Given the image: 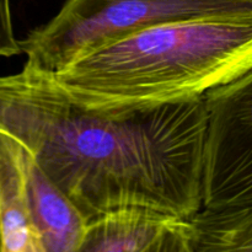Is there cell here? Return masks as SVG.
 Segmentation results:
<instances>
[{
	"label": "cell",
	"instance_id": "cell-2",
	"mask_svg": "<svg viewBox=\"0 0 252 252\" xmlns=\"http://www.w3.org/2000/svg\"><path fill=\"white\" fill-rule=\"evenodd\" d=\"M252 70V15L158 25L52 73L79 105L125 113L201 98Z\"/></svg>",
	"mask_w": 252,
	"mask_h": 252
},
{
	"label": "cell",
	"instance_id": "cell-8",
	"mask_svg": "<svg viewBox=\"0 0 252 252\" xmlns=\"http://www.w3.org/2000/svg\"><path fill=\"white\" fill-rule=\"evenodd\" d=\"M20 53L22 49L14 33L10 0H0V57H12Z\"/></svg>",
	"mask_w": 252,
	"mask_h": 252
},
{
	"label": "cell",
	"instance_id": "cell-9",
	"mask_svg": "<svg viewBox=\"0 0 252 252\" xmlns=\"http://www.w3.org/2000/svg\"><path fill=\"white\" fill-rule=\"evenodd\" d=\"M1 246H2V244H1V229H0V252H1Z\"/></svg>",
	"mask_w": 252,
	"mask_h": 252
},
{
	"label": "cell",
	"instance_id": "cell-3",
	"mask_svg": "<svg viewBox=\"0 0 252 252\" xmlns=\"http://www.w3.org/2000/svg\"><path fill=\"white\" fill-rule=\"evenodd\" d=\"M252 0H64L20 41L26 63L58 71L74 59L134 32L182 20L249 16Z\"/></svg>",
	"mask_w": 252,
	"mask_h": 252
},
{
	"label": "cell",
	"instance_id": "cell-4",
	"mask_svg": "<svg viewBox=\"0 0 252 252\" xmlns=\"http://www.w3.org/2000/svg\"><path fill=\"white\" fill-rule=\"evenodd\" d=\"M202 207L252 211V70L204 96Z\"/></svg>",
	"mask_w": 252,
	"mask_h": 252
},
{
	"label": "cell",
	"instance_id": "cell-5",
	"mask_svg": "<svg viewBox=\"0 0 252 252\" xmlns=\"http://www.w3.org/2000/svg\"><path fill=\"white\" fill-rule=\"evenodd\" d=\"M80 252H193L189 218L123 207L88 221Z\"/></svg>",
	"mask_w": 252,
	"mask_h": 252
},
{
	"label": "cell",
	"instance_id": "cell-1",
	"mask_svg": "<svg viewBox=\"0 0 252 252\" xmlns=\"http://www.w3.org/2000/svg\"><path fill=\"white\" fill-rule=\"evenodd\" d=\"M204 97L125 113L89 110L51 71L0 75V132L26 148L88 221L123 207L202 208Z\"/></svg>",
	"mask_w": 252,
	"mask_h": 252
},
{
	"label": "cell",
	"instance_id": "cell-7",
	"mask_svg": "<svg viewBox=\"0 0 252 252\" xmlns=\"http://www.w3.org/2000/svg\"><path fill=\"white\" fill-rule=\"evenodd\" d=\"M1 252H44L30 213L21 144L0 132Z\"/></svg>",
	"mask_w": 252,
	"mask_h": 252
},
{
	"label": "cell",
	"instance_id": "cell-6",
	"mask_svg": "<svg viewBox=\"0 0 252 252\" xmlns=\"http://www.w3.org/2000/svg\"><path fill=\"white\" fill-rule=\"evenodd\" d=\"M30 213L44 252H80L88 220L21 145Z\"/></svg>",
	"mask_w": 252,
	"mask_h": 252
}]
</instances>
